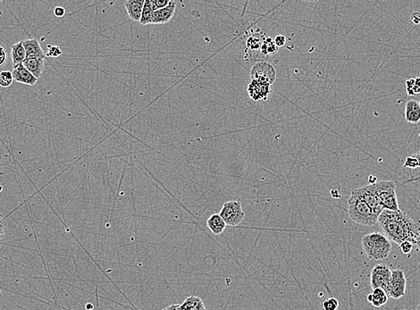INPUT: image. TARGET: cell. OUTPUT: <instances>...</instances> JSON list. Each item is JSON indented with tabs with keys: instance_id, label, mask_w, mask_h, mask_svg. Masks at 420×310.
Wrapping results in <instances>:
<instances>
[{
	"instance_id": "obj_1",
	"label": "cell",
	"mask_w": 420,
	"mask_h": 310,
	"mask_svg": "<svg viewBox=\"0 0 420 310\" xmlns=\"http://www.w3.org/2000/svg\"><path fill=\"white\" fill-rule=\"evenodd\" d=\"M377 223L389 240L400 245L403 241L418 244L420 237V223H415L403 211L384 209L378 216Z\"/></svg>"
},
{
	"instance_id": "obj_2",
	"label": "cell",
	"mask_w": 420,
	"mask_h": 310,
	"mask_svg": "<svg viewBox=\"0 0 420 310\" xmlns=\"http://www.w3.org/2000/svg\"><path fill=\"white\" fill-rule=\"evenodd\" d=\"M363 250L372 260H382L386 258L392 250L391 241L381 232L366 234L361 239Z\"/></svg>"
},
{
	"instance_id": "obj_3",
	"label": "cell",
	"mask_w": 420,
	"mask_h": 310,
	"mask_svg": "<svg viewBox=\"0 0 420 310\" xmlns=\"http://www.w3.org/2000/svg\"><path fill=\"white\" fill-rule=\"evenodd\" d=\"M348 215L350 220L366 226L376 225L378 215H375L365 201L352 190L348 200Z\"/></svg>"
},
{
	"instance_id": "obj_4",
	"label": "cell",
	"mask_w": 420,
	"mask_h": 310,
	"mask_svg": "<svg viewBox=\"0 0 420 310\" xmlns=\"http://www.w3.org/2000/svg\"><path fill=\"white\" fill-rule=\"evenodd\" d=\"M384 209L400 211L396 195L395 183L392 181H381L371 184Z\"/></svg>"
},
{
	"instance_id": "obj_5",
	"label": "cell",
	"mask_w": 420,
	"mask_h": 310,
	"mask_svg": "<svg viewBox=\"0 0 420 310\" xmlns=\"http://www.w3.org/2000/svg\"><path fill=\"white\" fill-rule=\"evenodd\" d=\"M219 215L228 226H237L241 224V222L245 218V214L239 200H231L225 202L221 208Z\"/></svg>"
},
{
	"instance_id": "obj_6",
	"label": "cell",
	"mask_w": 420,
	"mask_h": 310,
	"mask_svg": "<svg viewBox=\"0 0 420 310\" xmlns=\"http://www.w3.org/2000/svg\"><path fill=\"white\" fill-rule=\"evenodd\" d=\"M250 77L252 80H260L271 86L276 79V72L270 63L260 61L251 67Z\"/></svg>"
},
{
	"instance_id": "obj_7",
	"label": "cell",
	"mask_w": 420,
	"mask_h": 310,
	"mask_svg": "<svg viewBox=\"0 0 420 310\" xmlns=\"http://www.w3.org/2000/svg\"><path fill=\"white\" fill-rule=\"evenodd\" d=\"M391 276H392V270L388 265L385 264L375 265L371 271L370 283L372 288L383 289L388 295Z\"/></svg>"
},
{
	"instance_id": "obj_8",
	"label": "cell",
	"mask_w": 420,
	"mask_h": 310,
	"mask_svg": "<svg viewBox=\"0 0 420 310\" xmlns=\"http://www.w3.org/2000/svg\"><path fill=\"white\" fill-rule=\"evenodd\" d=\"M405 274L400 269L392 270L390 284L388 289V296L394 300H399L405 295L406 292Z\"/></svg>"
},
{
	"instance_id": "obj_9",
	"label": "cell",
	"mask_w": 420,
	"mask_h": 310,
	"mask_svg": "<svg viewBox=\"0 0 420 310\" xmlns=\"http://www.w3.org/2000/svg\"><path fill=\"white\" fill-rule=\"evenodd\" d=\"M353 191L360 197L361 200L365 201L375 215L379 216L381 212L384 210V208L381 205L380 201L378 200V198L375 194L371 184L357 188V189H354Z\"/></svg>"
},
{
	"instance_id": "obj_10",
	"label": "cell",
	"mask_w": 420,
	"mask_h": 310,
	"mask_svg": "<svg viewBox=\"0 0 420 310\" xmlns=\"http://www.w3.org/2000/svg\"><path fill=\"white\" fill-rule=\"evenodd\" d=\"M248 94L254 101H265L270 94V85L260 80H251L248 88Z\"/></svg>"
},
{
	"instance_id": "obj_11",
	"label": "cell",
	"mask_w": 420,
	"mask_h": 310,
	"mask_svg": "<svg viewBox=\"0 0 420 310\" xmlns=\"http://www.w3.org/2000/svg\"><path fill=\"white\" fill-rule=\"evenodd\" d=\"M176 10V3L175 1H170L167 6H165L162 9L157 10L154 12L152 16V22L151 25H162L166 24L172 20V18L175 15Z\"/></svg>"
},
{
	"instance_id": "obj_12",
	"label": "cell",
	"mask_w": 420,
	"mask_h": 310,
	"mask_svg": "<svg viewBox=\"0 0 420 310\" xmlns=\"http://www.w3.org/2000/svg\"><path fill=\"white\" fill-rule=\"evenodd\" d=\"M12 74H13L14 80L19 82V83H23V84L29 86H34L38 81V79L31 75L30 72L25 68V65L23 64L15 66L12 71Z\"/></svg>"
},
{
	"instance_id": "obj_13",
	"label": "cell",
	"mask_w": 420,
	"mask_h": 310,
	"mask_svg": "<svg viewBox=\"0 0 420 310\" xmlns=\"http://www.w3.org/2000/svg\"><path fill=\"white\" fill-rule=\"evenodd\" d=\"M144 0H127L125 2V7L131 20L140 23Z\"/></svg>"
},
{
	"instance_id": "obj_14",
	"label": "cell",
	"mask_w": 420,
	"mask_h": 310,
	"mask_svg": "<svg viewBox=\"0 0 420 310\" xmlns=\"http://www.w3.org/2000/svg\"><path fill=\"white\" fill-rule=\"evenodd\" d=\"M44 60L45 58L40 57H26L23 62V65L31 75L39 79L44 69Z\"/></svg>"
},
{
	"instance_id": "obj_15",
	"label": "cell",
	"mask_w": 420,
	"mask_h": 310,
	"mask_svg": "<svg viewBox=\"0 0 420 310\" xmlns=\"http://www.w3.org/2000/svg\"><path fill=\"white\" fill-rule=\"evenodd\" d=\"M23 45L25 47L26 57L45 58L46 55L40 47V41L37 39L23 40Z\"/></svg>"
},
{
	"instance_id": "obj_16",
	"label": "cell",
	"mask_w": 420,
	"mask_h": 310,
	"mask_svg": "<svg viewBox=\"0 0 420 310\" xmlns=\"http://www.w3.org/2000/svg\"><path fill=\"white\" fill-rule=\"evenodd\" d=\"M405 119L410 124H418L420 121V105L416 100L407 102L405 107Z\"/></svg>"
},
{
	"instance_id": "obj_17",
	"label": "cell",
	"mask_w": 420,
	"mask_h": 310,
	"mask_svg": "<svg viewBox=\"0 0 420 310\" xmlns=\"http://www.w3.org/2000/svg\"><path fill=\"white\" fill-rule=\"evenodd\" d=\"M207 226L215 235H220L224 232L227 225L219 214H213L208 218Z\"/></svg>"
},
{
	"instance_id": "obj_18",
	"label": "cell",
	"mask_w": 420,
	"mask_h": 310,
	"mask_svg": "<svg viewBox=\"0 0 420 310\" xmlns=\"http://www.w3.org/2000/svg\"><path fill=\"white\" fill-rule=\"evenodd\" d=\"M368 301L375 308H380L387 303L388 295L383 289L376 288L368 295Z\"/></svg>"
},
{
	"instance_id": "obj_19",
	"label": "cell",
	"mask_w": 420,
	"mask_h": 310,
	"mask_svg": "<svg viewBox=\"0 0 420 310\" xmlns=\"http://www.w3.org/2000/svg\"><path fill=\"white\" fill-rule=\"evenodd\" d=\"M25 58H26V52H25V47L23 45V40L13 44L11 47V59H12L13 66L15 67L16 65L23 64Z\"/></svg>"
},
{
	"instance_id": "obj_20",
	"label": "cell",
	"mask_w": 420,
	"mask_h": 310,
	"mask_svg": "<svg viewBox=\"0 0 420 310\" xmlns=\"http://www.w3.org/2000/svg\"><path fill=\"white\" fill-rule=\"evenodd\" d=\"M180 310H207L203 300L197 296H190L180 305Z\"/></svg>"
},
{
	"instance_id": "obj_21",
	"label": "cell",
	"mask_w": 420,
	"mask_h": 310,
	"mask_svg": "<svg viewBox=\"0 0 420 310\" xmlns=\"http://www.w3.org/2000/svg\"><path fill=\"white\" fill-rule=\"evenodd\" d=\"M154 12H155V11L153 9V6L151 5L150 0H146L145 3H144V5H143V9H142L141 18H140V25H151V22H152V16H153Z\"/></svg>"
},
{
	"instance_id": "obj_22",
	"label": "cell",
	"mask_w": 420,
	"mask_h": 310,
	"mask_svg": "<svg viewBox=\"0 0 420 310\" xmlns=\"http://www.w3.org/2000/svg\"><path fill=\"white\" fill-rule=\"evenodd\" d=\"M279 48L275 45L274 39H272L270 37L265 38V40H263V43L260 48V52L263 55H275L278 52Z\"/></svg>"
},
{
	"instance_id": "obj_23",
	"label": "cell",
	"mask_w": 420,
	"mask_h": 310,
	"mask_svg": "<svg viewBox=\"0 0 420 310\" xmlns=\"http://www.w3.org/2000/svg\"><path fill=\"white\" fill-rule=\"evenodd\" d=\"M14 77L11 71L4 70L0 72V86L3 88H8L12 85Z\"/></svg>"
},
{
	"instance_id": "obj_24",
	"label": "cell",
	"mask_w": 420,
	"mask_h": 310,
	"mask_svg": "<svg viewBox=\"0 0 420 310\" xmlns=\"http://www.w3.org/2000/svg\"><path fill=\"white\" fill-rule=\"evenodd\" d=\"M263 40H260V37L250 36V37L248 38L247 41H246V47H247L248 50H251V51L260 50L261 45L263 43Z\"/></svg>"
},
{
	"instance_id": "obj_25",
	"label": "cell",
	"mask_w": 420,
	"mask_h": 310,
	"mask_svg": "<svg viewBox=\"0 0 420 310\" xmlns=\"http://www.w3.org/2000/svg\"><path fill=\"white\" fill-rule=\"evenodd\" d=\"M339 305V300L335 297L327 298L322 301V308L324 310H337Z\"/></svg>"
},
{
	"instance_id": "obj_26",
	"label": "cell",
	"mask_w": 420,
	"mask_h": 310,
	"mask_svg": "<svg viewBox=\"0 0 420 310\" xmlns=\"http://www.w3.org/2000/svg\"><path fill=\"white\" fill-rule=\"evenodd\" d=\"M47 47L49 49V51L46 54V56H48V57H53V58L59 57L63 54L62 50H61L60 48L58 46H52L49 44Z\"/></svg>"
},
{
	"instance_id": "obj_27",
	"label": "cell",
	"mask_w": 420,
	"mask_h": 310,
	"mask_svg": "<svg viewBox=\"0 0 420 310\" xmlns=\"http://www.w3.org/2000/svg\"><path fill=\"white\" fill-rule=\"evenodd\" d=\"M404 167L410 168V169H415L417 167H419V162L415 155H409L406 157L404 161Z\"/></svg>"
},
{
	"instance_id": "obj_28",
	"label": "cell",
	"mask_w": 420,
	"mask_h": 310,
	"mask_svg": "<svg viewBox=\"0 0 420 310\" xmlns=\"http://www.w3.org/2000/svg\"><path fill=\"white\" fill-rule=\"evenodd\" d=\"M150 2L154 11H157L167 6L170 3V0H150Z\"/></svg>"
},
{
	"instance_id": "obj_29",
	"label": "cell",
	"mask_w": 420,
	"mask_h": 310,
	"mask_svg": "<svg viewBox=\"0 0 420 310\" xmlns=\"http://www.w3.org/2000/svg\"><path fill=\"white\" fill-rule=\"evenodd\" d=\"M399 246H400V250L403 254H409L410 252H411L412 248H413V244L410 241H403Z\"/></svg>"
},
{
	"instance_id": "obj_30",
	"label": "cell",
	"mask_w": 420,
	"mask_h": 310,
	"mask_svg": "<svg viewBox=\"0 0 420 310\" xmlns=\"http://www.w3.org/2000/svg\"><path fill=\"white\" fill-rule=\"evenodd\" d=\"M274 41H275V45L277 46L278 48L284 47L286 43V37H285V34H278V35L275 36Z\"/></svg>"
},
{
	"instance_id": "obj_31",
	"label": "cell",
	"mask_w": 420,
	"mask_h": 310,
	"mask_svg": "<svg viewBox=\"0 0 420 310\" xmlns=\"http://www.w3.org/2000/svg\"><path fill=\"white\" fill-rule=\"evenodd\" d=\"M6 61H7V55L5 49L3 47H0V67L5 65Z\"/></svg>"
},
{
	"instance_id": "obj_32",
	"label": "cell",
	"mask_w": 420,
	"mask_h": 310,
	"mask_svg": "<svg viewBox=\"0 0 420 310\" xmlns=\"http://www.w3.org/2000/svg\"><path fill=\"white\" fill-rule=\"evenodd\" d=\"M410 20L412 21V23L414 24V25H418L420 24V12H413L411 15H410Z\"/></svg>"
},
{
	"instance_id": "obj_33",
	"label": "cell",
	"mask_w": 420,
	"mask_h": 310,
	"mask_svg": "<svg viewBox=\"0 0 420 310\" xmlns=\"http://www.w3.org/2000/svg\"><path fill=\"white\" fill-rule=\"evenodd\" d=\"M65 13H66V11H65V7H63V6H55V9H54V15L56 17H63V16H65Z\"/></svg>"
},
{
	"instance_id": "obj_34",
	"label": "cell",
	"mask_w": 420,
	"mask_h": 310,
	"mask_svg": "<svg viewBox=\"0 0 420 310\" xmlns=\"http://www.w3.org/2000/svg\"><path fill=\"white\" fill-rule=\"evenodd\" d=\"M5 218L0 219V240L5 235Z\"/></svg>"
},
{
	"instance_id": "obj_35",
	"label": "cell",
	"mask_w": 420,
	"mask_h": 310,
	"mask_svg": "<svg viewBox=\"0 0 420 310\" xmlns=\"http://www.w3.org/2000/svg\"><path fill=\"white\" fill-rule=\"evenodd\" d=\"M415 86V78H410L406 80V89H412Z\"/></svg>"
},
{
	"instance_id": "obj_36",
	"label": "cell",
	"mask_w": 420,
	"mask_h": 310,
	"mask_svg": "<svg viewBox=\"0 0 420 310\" xmlns=\"http://www.w3.org/2000/svg\"><path fill=\"white\" fill-rule=\"evenodd\" d=\"M164 310H180V305L179 304H173V305L165 308Z\"/></svg>"
},
{
	"instance_id": "obj_37",
	"label": "cell",
	"mask_w": 420,
	"mask_h": 310,
	"mask_svg": "<svg viewBox=\"0 0 420 310\" xmlns=\"http://www.w3.org/2000/svg\"><path fill=\"white\" fill-rule=\"evenodd\" d=\"M331 195H332L333 198H336V199H339V198H341L340 192H339L337 190H331Z\"/></svg>"
},
{
	"instance_id": "obj_38",
	"label": "cell",
	"mask_w": 420,
	"mask_h": 310,
	"mask_svg": "<svg viewBox=\"0 0 420 310\" xmlns=\"http://www.w3.org/2000/svg\"><path fill=\"white\" fill-rule=\"evenodd\" d=\"M376 181H377V178H376L375 176L370 175V176L368 177V181H369V184H374V183H375V182H377Z\"/></svg>"
},
{
	"instance_id": "obj_39",
	"label": "cell",
	"mask_w": 420,
	"mask_h": 310,
	"mask_svg": "<svg viewBox=\"0 0 420 310\" xmlns=\"http://www.w3.org/2000/svg\"><path fill=\"white\" fill-rule=\"evenodd\" d=\"M415 86L420 88V77H416L415 78Z\"/></svg>"
},
{
	"instance_id": "obj_40",
	"label": "cell",
	"mask_w": 420,
	"mask_h": 310,
	"mask_svg": "<svg viewBox=\"0 0 420 310\" xmlns=\"http://www.w3.org/2000/svg\"><path fill=\"white\" fill-rule=\"evenodd\" d=\"M416 157H417V159H418V162H419V167H420V152H417L416 154H414Z\"/></svg>"
},
{
	"instance_id": "obj_41",
	"label": "cell",
	"mask_w": 420,
	"mask_h": 310,
	"mask_svg": "<svg viewBox=\"0 0 420 310\" xmlns=\"http://www.w3.org/2000/svg\"><path fill=\"white\" fill-rule=\"evenodd\" d=\"M93 309V306L91 305V304H88V305L86 306V310H92Z\"/></svg>"
},
{
	"instance_id": "obj_42",
	"label": "cell",
	"mask_w": 420,
	"mask_h": 310,
	"mask_svg": "<svg viewBox=\"0 0 420 310\" xmlns=\"http://www.w3.org/2000/svg\"><path fill=\"white\" fill-rule=\"evenodd\" d=\"M417 245L420 246V237H419V240H418V244Z\"/></svg>"
},
{
	"instance_id": "obj_43",
	"label": "cell",
	"mask_w": 420,
	"mask_h": 310,
	"mask_svg": "<svg viewBox=\"0 0 420 310\" xmlns=\"http://www.w3.org/2000/svg\"><path fill=\"white\" fill-rule=\"evenodd\" d=\"M3 218H4V216L2 215V213L0 212V219H3Z\"/></svg>"
},
{
	"instance_id": "obj_44",
	"label": "cell",
	"mask_w": 420,
	"mask_h": 310,
	"mask_svg": "<svg viewBox=\"0 0 420 310\" xmlns=\"http://www.w3.org/2000/svg\"><path fill=\"white\" fill-rule=\"evenodd\" d=\"M417 310H420V304L418 306V308H417Z\"/></svg>"
},
{
	"instance_id": "obj_45",
	"label": "cell",
	"mask_w": 420,
	"mask_h": 310,
	"mask_svg": "<svg viewBox=\"0 0 420 310\" xmlns=\"http://www.w3.org/2000/svg\"><path fill=\"white\" fill-rule=\"evenodd\" d=\"M2 190H3V187H2V186L0 185V191H2Z\"/></svg>"
},
{
	"instance_id": "obj_46",
	"label": "cell",
	"mask_w": 420,
	"mask_h": 310,
	"mask_svg": "<svg viewBox=\"0 0 420 310\" xmlns=\"http://www.w3.org/2000/svg\"><path fill=\"white\" fill-rule=\"evenodd\" d=\"M0 159H1V156H0Z\"/></svg>"
},
{
	"instance_id": "obj_47",
	"label": "cell",
	"mask_w": 420,
	"mask_h": 310,
	"mask_svg": "<svg viewBox=\"0 0 420 310\" xmlns=\"http://www.w3.org/2000/svg\"><path fill=\"white\" fill-rule=\"evenodd\" d=\"M419 103H420V102H419Z\"/></svg>"
}]
</instances>
